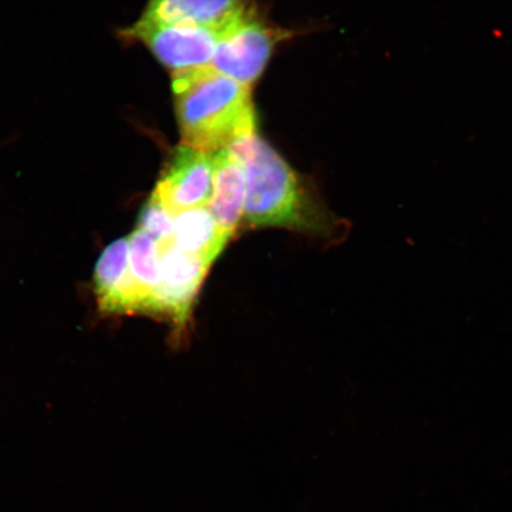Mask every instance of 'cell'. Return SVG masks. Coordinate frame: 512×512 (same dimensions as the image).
<instances>
[{
	"label": "cell",
	"instance_id": "3",
	"mask_svg": "<svg viewBox=\"0 0 512 512\" xmlns=\"http://www.w3.org/2000/svg\"><path fill=\"white\" fill-rule=\"evenodd\" d=\"M292 35L261 18L252 3L220 32L210 67L252 88L264 73L274 48Z\"/></svg>",
	"mask_w": 512,
	"mask_h": 512
},
{
	"label": "cell",
	"instance_id": "4",
	"mask_svg": "<svg viewBox=\"0 0 512 512\" xmlns=\"http://www.w3.org/2000/svg\"><path fill=\"white\" fill-rule=\"evenodd\" d=\"M219 35L213 30L179 27L145 17L123 31L126 40L144 44L172 74L210 66Z\"/></svg>",
	"mask_w": 512,
	"mask_h": 512
},
{
	"label": "cell",
	"instance_id": "2",
	"mask_svg": "<svg viewBox=\"0 0 512 512\" xmlns=\"http://www.w3.org/2000/svg\"><path fill=\"white\" fill-rule=\"evenodd\" d=\"M182 144L214 155L256 133L252 88L210 66L172 74Z\"/></svg>",
	"mask_w": 512,
	"mask_h": 512
},
{
	"label": "cell",
	"instance_id": "5",
	"mask_svg": "<svg viewBox=\"0 0 512 512\" xmlns=\"http://www.w3.org/2000/svg\"><path fill=\"white\" fill-rule=\"evenodd\" d=\"M213 155L179 145L172 152L153 195L172 216L207 208L213 198Z\"/></svg>",
	"mask_w": 512,
	"mask_h": 512
},
{
	"label": "cell",
	"instance_id": "1",
	"mask_svg": "<svg viewBox=\"0 0 512 512\" xmlns=\"http://www.w3.org/2000/svg\"><path fill=\"white\" fill-rule=\"evenodd\" d=\"M228 149L246 169L243 220L249 227H281L331 236L341 226L304 178L258 134L242 138Z\"/></svg>",
	"mask_w": 512,
	"mask_h": 512
},
{
	"label": "cell",
	"instance_id": "12",
	"mask_svg": "<svg viewBox=\"0 0 512 512\" xmlns=\"http://www.w3.org/2000/svg\"><path fill=\"white\" fill-rule=\"evenodd\" d=\"M174 217L152 194L140 213L137 229L142 230L156 242L170 239L174 232Z\"/></svg>",
	"mask_w": 512,
	"mask_h": 512
},
{
	"label": "cell",
	"instance_id": "10",
	"mask_svg": "<svg viewBox=\"0 0 512 512\" xmlns=\"http://www.w3.org/2000/svg\"><path fill=\"white\" fill-rule=\"evenodd\" d=\"M232 236L228 235L216 222L207 208H197L174 217L172 241L182 251L213 265Z\"/></svg>",
	"mask_w": 512,
	"mask_h": 512
},
{
	"label": "cell",
	"instance_id": "9",
	"mask_svg": "<svg viewBox=\"0 0 512 512\" xmlns=\"http://www.w3.org/2000/svg\"><path fill=\"white\" fill-rule=\"evenodd\" d=\"M213 168L214 192L207 209L224 232L233 236L245 213L246 169L229 149L214 153Z\"/></svg>",
	"mask_w": 512,
	"mask_h": 512
},
{
	"label": "cell",
	"instance_id": "8",
	"mask_svg": "<svg viewBox=\"0 0 512 512\" xmlns=\"http://www.w3.org/2000/svg\"><path fill=\"white\" fill-rule=\"evenodd\" d=\"M252 0H149L142 17L179 27L221 32Z\"/></svg>",
	"mask_w": 512,
	"mask_h": 512
},
{
	"label": "cell",
	"instance_id": "11",
	"mask_svg": "<svg viewBox=\"0 0 512 512\" xmlns=\"http://www.w3.org/2000/svg\"><path fill=\"white\" fill-rule=\"evenodd\" d=\"M127 239L128 264L142 300L143 315L159 316L160 274L157 242L139 229L127 236Z\"/></svg>",
	"mask_w": 512,
	"mask_h": 512
},
{
	"label": "cell",
	"instance_id": "7",
	"mask_svg": "<svg viewBox=\"0 0 512 512\" xmlns=\"http://www.w3.org/2000/svg\"><path fill=\"white\" fill-rule=\"evenodd\" d=\"M95 292L102 312L142 313V302L128 264V239L111 243L95 268Z\"/></svg>",
	"mask_w": 512,
	"mask_h": 512
},
{
	"label": "cell",
	"instance_id": "6",
	"mask_svg": "<svg viewBox=\"0 0 512 512\" xmlns=\"http://www.w3.org/2000/svg\"><path fill=\"white\" fill-rule=\"evenodd\" d=\"M159 260V316L179 328L188 323L191 307L211 264L179 249L170 239L157 242Z\"/></svg>",
	"mask_w": 512,
	"mask_h": 512
}]
</instances>
